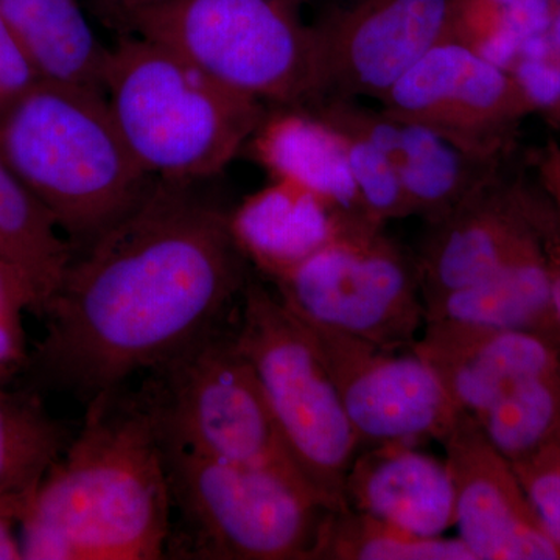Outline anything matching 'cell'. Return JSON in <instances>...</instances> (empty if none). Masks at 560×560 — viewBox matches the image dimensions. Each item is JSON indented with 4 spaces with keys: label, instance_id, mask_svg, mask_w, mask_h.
<instances>
[{
    "label": "cell",
    "instance_id": "4316f807",
    "mask_svg": "<svg viewBox=\"0 0 560 560\" xmlns=\"http://www.w3.org/2000/svg\"><path fill=\"white\" fill-rule=\"evenodd\" d=\"M512 467L541 525L560 551V444Z\"/></svg>",
    "mask_w": 560,
    "mask_h": 560
},
{
    "label": "cell",
    "instance_id": "ba28073f",
    "mask_svg": "<svg viewBox=\"0 0 560 560\" xmlns=\"http://www.w3.org/2000/svg\"><path fill=\"white\" fill-rule=\"evenodd\" d=\"M151 375L142 394L162 440L209 458L278 470L313 490L280 434L256 372L235 345L231 323Z\"/></svg>",
    "mask_w": 560,
    "mask_h": 560
},
{
    "label": "cell",
    "instance_id": "e0dca14e",
    "mask_svg": "<svg viewBox=\"0 0 560 560\" xmlns=\"http://www.w3.org/2000/svg\"><path fill=\"white\" fill-rule=\"evenodd\" d=\"M349 510L371 515L419 536H442L455 526V492L445 460L416 445L364 448L345 482Z\"/></svg>",
    "mask_w": 560,
    "mask_h": 560
},
{
    "label": "cell",
    "instance_id": "f1b7e54d",
    "mask_svg": "<svg viewBox=\"0 0 560 560\" xmlns=\"http://www.w3.org/2000/svg\"><path fill=\"white\" fill-rule=\"evenodd\" d=\"M38 81V73L11 32L9 22L0 13V119Z\"/></svg>",
    "mask_w": 560,
    "mask_h": 560
},
{
    "label": "cell",
    "instance_id": "30bf717a",
    "mask_svg": "<svg viewBox=\"0 0 560 560\" xmlns=\"http://www.w3.org/2000/svg\"><path fill=\"white\" fill-rule=\"evenodd\" d=\"M381 109L440 135L459 150L501 162L537 108L522 79L448 35L378 101Z\"/></svg>",
    "mask_w": 560,
    "mask_h": 560
},
{
    "label": "cell",
    "instance_id": "4dcf8cb0",
    "mask_svg": "<svg viewBox=\"0 0 560 560\" xmlns=\"http://www.w3.org/2000/svg\"><path fill=\"white\" fill-rule=\"evenodd\" d=\"M537 173L541 190L551 201L552 208L560 220V143L556 140H548L537 153Z\"/></svg>",
    "mask_w": 560,
    "mask_h": 560
},
{
    "label": "cell",
    "instance_id": "3957f363",
    "mask_svg": "<svg viewBox=\"0 0 560 560\" xmlns=\"http://www.w3.org/2000/svg\"><path fill=\"white\" fill-rule=\"evenodd\" d=\"M0 161L49 210L73 254L127 217L154 179L105 92L43 80L0 119Z\"/></svg>",
    "mask_w": 560,
    "mask_h": 560
},
{
    "label": "cell",
    "instance_id": "ffe728a7",
    "mask_svg": "<svg viewBox=\"0 0 560 560\" xmlns=\"http://www.w3.org/2000/svg\"><path fill=\"white\" fill-rule=\"evenodd\" d=\"M423 307L425 320L451 319L495 329L540 331L560 340V319L552 304L539 230L528 245L488 278L425 301Z\"/></svg>",
    "mask_w": 560,
    "mask_h": 560
},
{
    "label": "cell",
    "instance_id": "f546056e",
    "mask_svg": "<svg viewBox=\"0 0 560 560\" xmlns=\"http://www.w3.org/2000/svg\"><path fill=\"white\" fill-rule=\"evenodd\" d=\"M95 18L119 36L132 35L140 14L168 0H84Z\"/></svg>",
    "mask_w": 560,
    "mask_h": 560
},
{
    "label": "cell",
    "instance_id": "d4e9b609",
    "mask_svg": "<svg viewBox=\"0 0 560 560\" xmlns=\"http://www.w3.org/2000/svg\"><path fill=\"white\" fill-rule=\"evenodd\" d=\"M475 418L511 464L559 445L560 370L514 386Z\"/></svg>",
    "mask_w": 560,
    "mask_h": 560
},
{
    "label": "cell",
    "instance_id": "8fae6325",
    "mask_svg": "<svg viewBox=\"0 0 560 560\" xmlns=\"http://www.w3.org/2000/svg\"><path fill=\"white\" fill-rule=\"evenodd\" d=\"M308 329L323 350L360 451L444 441L459 410L412 348L383 349L340 331Z\"/></svg>",
    "mask_w": 560,
    "mask_h": 560
},
{
    "label": "cell",
    "instance_id": "44dd1931",
    "mask_svg": "<svg viewBox=\"0 0 560 560\" xmlns=\"http://www.w3.org/2000/svg\"><path fill=\"white\" fill-rule=\"evenodd\" d=\"M0 13L39 80L105 92L110 49L95 36L80 0H0Z\"/></svg>",
    "mask_w": 560,
    "mask_h": 560
},
{
    "label": "cell",
    "instance_id": "cb8c5ba5",
    "mask_svg": "<svg viewBox=\"0 0 560 560\" xmlns=\"http://www.w3.org/2000/svg\"><path fill=\"white\" fill-rule=\"evenodd\" d=\"M315 560H477L460 539L419 536L353 510L330 511Z\"/></svg>",
    "mask_w": 560,
    "mask_h": 560
},
{
    "label": "cell",
    "instance_id": "7402d4cb",
    "mask_svg": "<svg viewBox=\"0 0 560 560\" xmlns=\"http://www.w3.org/2000/svg\"><path fill=\"white\" fill-rule=\"evenodd\" d=\"M73 434L51 418L38 390L0 388V515L22 521Z\"/></svg>",
    "mask_w": 560,
    "mask_h": 560
},
{
    "label": "cell",
    "instance_id": "6da1fadb",
    "mask_svg": "<svg viewBox=\"0 0 560 560\" xmlns=\"http://www.w3.org/2000/svg\"><path fill=\"white\" fill-rule=\"evenodd\" d=\"M194 180L154 178L81 253L44 305L32 385L84 405L124 388L230 323L253 278L232 213Z\"/></svg>",
    "mask_w": 560,
    "mask_h": 560
},
{
    "label": "cell",
    "instance_id": "603a6c76",
    "mask_svg": "<svg viewBox=\"0 0 560 560\" xmlns=\"http://www.w3.org/2000/svg\"><path fill=\"white\" fill-rule=\"evenodd\" d=\"M72 257V246L60 237L49 210L0 161V260L28 283L38 315Z\"/></svg>",
    "mask_w": 560,
    "mask_h": 560
},
{
    "label": "cell",
    "instance_id": "ac0fdd59",
    "mask_svg": "<svg viewBox=\"0 0 560 560\" xmlns=\"http://www.w3.org/2000/svg\"><path fill=\"white\" fill-rule=\"evenodd\" d=\"M360 224L377 223L350 217L285 178H275L232 212V226L250 264L270 279Z\"/></svg>",
    "mask_w": 560,
    "mask_h": 560
},
{
    "label": "cell",
    "instance_id": "9c48e42d",
    "mask_svg": "<svg viewBox=\"0 0 560 560\" xmlns=\"http://www.w3.org/2000/svg\"><path fill=\"white\" fill-rule=\"evenodd\" d=\"M271 280L282 304L308 327L383 349H411L425 324L416 257L378 224L350 228Z\"/></svg>",
    "mask_w": 560,
    "mask_h": 560
},
{
    "label": "cell",
    "instance_id": "5bb4252c",
    "mask_svg": "<svg viewBox=\"0 0 560 560\" xmlns=\"http://www.w3.org/2000/svg\"><path fill=\"white\" fill-rule=\"evenodd\" d=\"M536 235L534 191L497 173L427 224L415 256L423 302L488 278Z\"/></svg>",
    "mask_w": 560,
    "mask_h": 560
},
{
    "label": "cell",
    "instance_id": "1f68e13d",
    "mask_svg": "<svg viewBox=\"0 0 560 560\" xmlns=\"http://www.w3.org/2000/svg\"><path fill=\"white\" fill-rule=\"evenodd\" d=\"M16 522L0 515V560L22 559L21 539L14 534Z\"/></svg>",
    "mask_w": 560,
    "mask_h": 560
},
{
    "label": "cell",
    "instance_id": "52a82bcc",
    "mask_svg": "<svg viewBox=\"0 0 560 560\" xmlns=\"http://www.w3.org/2000/svg\"><path fill=\"white\" fill-rule=\"evenodd\" d=\"M305 0H168L132 35L154 40L213 79L276 106L319 101L318 55Z\"/></svg>",
    "mask_w": 560,
    "mask_h": 560
},
{
    "label": "cell",
    "instance_id": "8992f818",
    "mask_svg": "<svg viewBox=\"0 0 560 560\" xmlns=\"http://www.w3.org/2000/svg\"><path fill=\"white\" fill-rule=\"evenodd\" d=\"M237 318L235 345L256 372L294 463L329 510H346V477L360 442L318 340L254 276Z\"/></svg>",
    "mask_w": 560,
    "mask_h": 560
},
{
    "label": "cell",
    "instance_id": "2e32d148",
    "mask_svg": "<svg viewBox=\"0 0 560 560\" xmlns=\"http://www.w3.org/2000/svg\"><path fill=\"white\" fill-rule=\"evenodd\" d=\"M305 108L366 136L397 173L412 215L422 217L427 224L451 212L501 172V162L471 156L429 128L353 98H320Z\"/></svg>",
    "mask_w": 560,
    "mask_h": 560
},
{
    "label": "cell",
    "instance_id": "4fadbf2b",
    "mask_svg": "<svg viewBox=\"0 0 560 560\" xmlns=\"http://www.w3.org/2000/svg\"><path fill=\"white\" fill-rule=\"evenodd\" d=\"M441 444L455 492V526L477 560L560 559L514 467L475 416L459 411Z\"/></svg>",
    "mask_w": 560,
    "mask_h": 560
},
{
    "label": "cell",
    "instance_id": "5b68a950",
    "mask_svg": "<svg viewBox=\"0 0 560 560\" xmlns=\"http://www.w3.org/2000/svg\"><path fill=\"white\" fill-rule=\"evenodd\" d=\"M162 444L179 515L180 558L315 560L331 510L307 485L278 470Z\"/></svg>",
    "mask_w": 560,
    "mask_h": 560
},
{
    "label": "cell",
    "instance_id": "7c38bea8",
    "mask_svg": "<svg viewBox=\"0 0 560 560\" xmlns=\"http://www.w3.org/2000/svg\"><path fill=\"white\" fill-rule=\"evenodd\" d=\"M458 0H352L313 24L320 98L386 94L452 35ZM318 101V102H319Z\"/></svg>",
    "mask_w": 560,
    "mask_h": 560
},
{
    "label": "cell",
    "instance_id": "7a4b0ae2",
    "mask_svg": "<svg viewBox=\"0 0 560 560\" xmlns=\"http://www.w3.org/2000/svg\"><path fill=\"white\" fill-rule=\"evenodd\" d=\"M95 397L20 522L22 559H164L172 492L156 419L142 390Z\"/></svg>",
    "mask_w": 560,
    "mask_h": 560
},
{
    "label": "cell",
    "instance_id": "277c9868",
    "mask_svg": "<svg viewBox=\"0 0 560 560\" xmlns=\"http://www.w3.org/2000/svg\"><path fill=\"white\" fill-rule=\"evenodd\" d=\"M105 91L128 149L153 178L217 175L267 116L259 98L139 35L120 36L110 49Z\"/></svg>",
    "mask_w": 560,
    "mask_h": 560
},
{
    "label": "cell",
    "instance_id": "d6a6232c",
    "mask_svg": "<svg viewBox=\"0 0 560 560\" xmlns=\"http://www.w3.org/2000/svg\"><path fill=\"white\" fill-rule=\"evenodd\" d=\"M556 3H558V5L560 7V0H556Z\"/></svg>",
    "mask_w": 560,
    "mask_h": 560
},
{
    "label": "cell",
    "instance_id": "484cf974",
    "mask_svg": "<svg viewBox=\"0 0 560 560\" xmlns=\"http://www.w3.org/2000/svg\"><path fill=\"white\" fill-rule=\"evenodd\" d=\"M327 124L340 132L349 171L368 215L382 226L390 220L412 217L404 187L385 154L361 132L334 121Z\"/></svg>",
    "mask_w": 560,
    "mask_h": 560
},
{
    "label": "cell",
    "instance_id": "9a60e30c",
    "mask_svg": "<svg viewBox=\"0 0 560 560\" xmlns=\"http://www.w3.org/2000/svg\"><path fill=\"white\" fill-rule=\"evenodd\" d=\"M412 350L438 375L459 411L481 415L508 390L560 370V340L530 330L425 320Z\"/></svg>",
    "mask_w": 560,
    "mask_h": 560
},
{
    "label": "cell",
    "instance_id": "d6986e66",
    "mask_svg": "<svg viewBox=\"0 0 560 560\" xmlns=\"http://www.w3.org/2000/svg\"><path fill=\"white\" fill-rule=\"evenodd\" d=\"M249 142L272 178L296 180L348 215L375 223L353 183L340 132L313 110L278 106L267 113Z\"/></svg>",
    "mask_w": 560,
    "mask_h": 560
},
{
    "label": "cell",
    "instance_id": "83f0119b",
    "mask_svg": "<svg viewBox=\"0 0 560 560\" xmlns=\"http://www.w3.org/2000/svg\"><path fill=\"white\" fill-rule=\"evenodd\" d=\"M38 313L35 294L20 272L0 260V375L24 357L22 312Z\"/></svg>",
    "mask_w": 560,
    "mask_h": 560
}]
</instances>
